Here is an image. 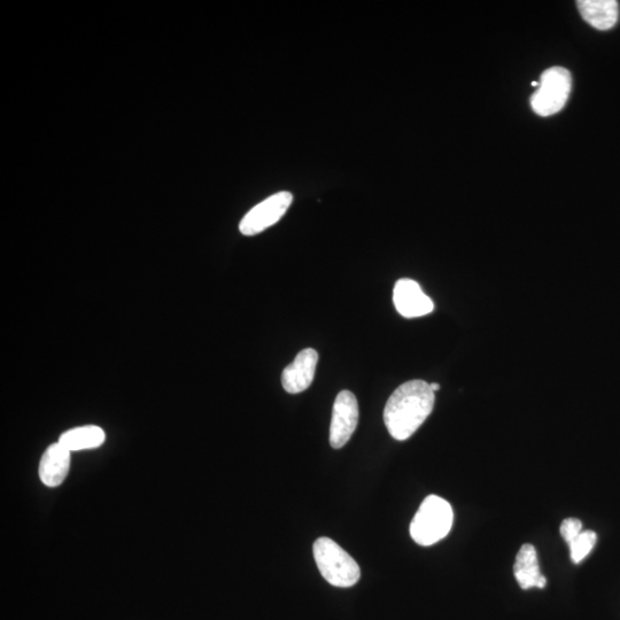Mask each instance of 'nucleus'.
<instances>
[{
	"label": "nucleus",
	"mask_w": 620,
	"mask_h": 620,
	"mask_svg": "<svg viewBox=\"0 0 620 620\" xmlns=\"http://www.w3.org/2000/svg\"><path fill=\"white\" fill-rule=\"evenodd\" d=\"M532 87H539V82H532Z\"/></svg>",
	"instance_id": "16"
},
{
	"label": "nucleus",
	"mask_w": 620,
	"mask_h": 620,
	"mask_svg": "<svg viewBox=\"0 0 620 620\" xmlns=\"http://www.w3.org/2000/svg\"><path fill=\"white\" fill-rule=\"evenodd\" d=\"M319 362V354L313 348L301 351L283 371L282 384L284 390L291 394L304 392L312 385Z\"/></svg>",
	"instance_id": "8"
},
{
	"label": "nucleus",
	"mask_w": 620,
	"mask_h": 620,
	"mask_svg": "<svg viewBox=\"0 0 620 620\" xmlns=\"http://www.w3.org/2000/svg\"><path fill=\"white\" fill-rule=\"evenodd\" d=\"M106 434L96 425H85L74 428L61 434L59 443L68 451L77 452L84 449H93L105 443Z\"/></svg>",
	"instance_id": "12"
},
{
	"label": "nucleus",
	"mask_w": 620,
	"mask_h": 620,
	"mask_svg": "<svg viewBox=\"0 0 620 620\" xmlns=\"http://www.w3.org/2000/svg\"><path fill=\"white\" fill-rule=\"evenodd\" d=\"M514 575L522 589L545 588L547 579L541 575L536 548L526 544L519 549L514 567Z\"/></svg>",
	"instance_id": "10"
},
{
	"label": "nucleus",
	"mask_w": 620,
	"mask_h": 620,
	"mask_svg": "<svg viewBox=\"0 0 620 620\" xmlns=\"http://www.w3.org/2000/svg\"><path fill=\"white\" fill-rule=\"evenodd\" d=\"M453 521L452 506L440 496L429 495L410 524V536L420 546H432L448 536Z\"/></svg>",
	"instance_id": "2"
},
{
	"label": "nucleus",
	"mask_w": 620,
	"mask_h": 620,
	"mask_svg": "<svg viewBox=\"0 0 620 620\" xmlns=\"http://www.w3.org/2000/svg\"><path fill=\"white\" fill-rule=\"evenodd\" d=\"M393 302L398 313L406 319H415L433 312L431 298L426 296L420 284L413 279H399L394 286Z\"/></svg>",
	"instance_id": "7"
},
{
	"label": "nucleus",
	"mask_w": 620,
	"mask_h": 620,
	"mask_svg": "<svg viewBox=\"0 0 620 620\" xmlns=\"http://www.w3.org/2000/svg\"><path fill=\"white\" fill-rule=\"evenodd\" d=\"M560 532L565 542L570 545L583 532V524H581L578 518L564 519Z\"/></svg>",
	"instance_id": "14"
},
{
	"label": "nucleus",
	"mask_w": 620,
	"mask_h": 620,
	"mask_svg": "<svg viewBox=\"0 0 620 620\" xmlns=\"http://www.w3.org/2000/svg\"><path fill=\"white\" fill-rule=\"evenodd\" d=\"M359 422V405L350 391H341L332 409L330 444L332 448H343L353 436Z\"/></svg>",
	"instance_id": "6"
},
{
	"label": "nucleus",
	"mask_w": 620,
	"mask_h": 620,
	"mask_svg": "<svg viewBox=\"0 0 620 620\" xmlns=\"http://www.w3.org/2000/svg\"><path fill=\"white\" fill-rule=\"evenodd\" d=\"M577 5L581 17L596 29L609 30L618 21L619 7L616 0H579Z\"/></svg>",
	"instance_id": "11"
},
{
	"label": "nucleus",
	"mask_w": 620,
	"mask_h": 620,
	"mask_svg": "<svg viewBox=\"0 0 620 620\" xmlns=\"http://www.w3.org/2000/svg\"><path fill=\"white\" fill-rule=\"evenodd\" d=\"M596 540H598V536L594 531L581 532L569 545L572 562L575 564L583 562L591 554L596 545Z\"/></svg>",
	"instance_id": "13"
},
{
	"label": "nucleus",
	"mask_w": 620,
	"mask_h": 620,
	"mask_svg": "<svg viewBox=\"0 0 620 620\" xmlns=\"http://www.w3.org/2000/svg\"><path fill=\"white\" fill-rule=\"evenodd\" d=\"M292 201V193L288 191L275 193V195L263 200L240 221V232L244 236H255L273 227L288 212Z\"/></svg>",
	"instance_id": "5"
},
{
	"label": "nucleus",
	"mask_w": 620,
	"mask_h": 620,
	"mask_svg": "<svg viewBox=\"0 0 620 620\" xmlns=\"http://www.w3.org/2000/svg\"><path fill=\"white\" fill-rule=\"evenodd\" d=\"M313 553L321 575L332 586L347 588L358 584L361 577L359 564L329 538H320L314 542Z\"/></svg>",
	"instance_id": "3"
},
{
	"label": "nucleus",
	"mask_w": 620,
	"mask_h": 620,
	"mask_svg": "<svg viewBox=\"0 0 620 620\" xmlns=\"http://www.w3.org/2000/svg\"><path fill=\"white\" fill-rule=\"evenodd\" d=\"M434 392L429 383L410 381L393 392L384 409V422L391 437L403 441L421 428L434 407Z\"/></svg>",
	"instance_id": "1"
},
{
	"label": "nucleus",
	"mask_w": 620,
	"mask_h": 620,
	"mask_svg": "<svg viewBox=\"0 0 620 620\" xmlns=\"http://www.w3.org/2000/svg\"><path fill=\"white\" fill-rule=\"evenodd\" d=\"M572 87L571 74L563 67L547 69L531 97V107L540 116L554 115L567 104Z\"/></svg>",
	"instance_id": "4"
},
{
	"label": "nucleus",
	"mask_w": 620,
	"mask_h": 620,
	"mask_svg": "<svg viewBox=\"0 0 620 620\" xmlns=\"http://www.w3.org/2000/svg\"><path fill=\"white\" fill-rule=\"evenodd\" d=\"M430 386H431V389H432L433 392H437V391L440 390V385L437 384V383H432V384H430Z\"/></svg>",
	"instance_id": "15"
},
{
	"label": "nucleus",
	"mask_w": 620,
	"mask_h": 620,
	"mask_svg": "<svg viewBox=\"0 0 620 620\" xmlns=\"http://www.w3.org/2000/svg\"><path fill=\"white\" fill-rule=\"evenodd\" d=\"M71 453L59 441L46 448L40 462V468H38V474H40L44 485L57 487L64 483L69 469H71Z\"/></svg>",
	"instance_id": "9"
}]
</instances>
